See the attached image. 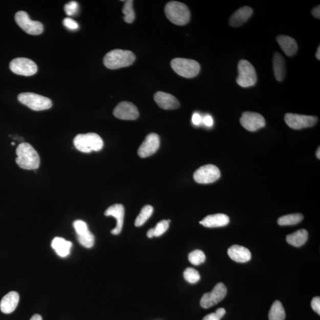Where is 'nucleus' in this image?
I'll return each mask as SVG.
<instances>
[{
	"label": "nucleus",
	"mask_w": 320,
	"mask_h": 320,
	"mask_svg": "<svg viewBox=\"0 0 320 320\" xmlns=\"http://www.w3.org/2000/svg\"><path fill=\"white\" fill-rule=\"evenodd\" d=\"M16 159L18 166L25 170H35L40 165V157L36 151L28 143L24 142L18 145Z\"/></svg>",
	"instance_id": "f257e3e1"
},
{
	"label": "nucleus",
	"mask_w": 320,
	"mask_h": 320,
	"mask_svg": "<svg viewBox=\"0 0 320 320\" xmlns=\"http://www.w3.org/2000/svg\"><path fill=\"white\" fill-rule=\"evenodd\" d=\"M135 60V55L133 52L127 50H114L108 52L105 55L103 63L108 69L116 70L133 65Z\"/></svg>",
	"instance_id": "f03ea898"
},
{
	"label": "nucleus",
	"mask_w": 320,
	"mask_h": 320,
	"mask_svg": "<svg viewBox=\"0 0 320 320\" xmlns=\"http://www.w3.org/2000/svg\"><path fill=\"white\" fill-rule=\"evenodd\" d=\"M168 19L176 25L183 26L190 20V12L188 7L178 2H170L164 8Z\"/></svg>",
	"instance_id": "7ed1b4c3"
},
{
	"label": "nucleus",
	"mask_w": 320,
	"mask_h": 320,
	"mask_svg": "<svg viewBox=\"0 0 320 320\" xmlns=\"http://www.w3.org/2000/svg\"><path fill=\"white\" fill-rule=\"evenodd\" d=\"M75 147L80 152L89 153L99 152L103 147V139L95 133L78 134L74 139Z\"/></svg>",
	"instance_id": "20e7f679"
},
{
	"label": "nucleus",
	"mask_w": 320,
	"mask_h": 320,
	"mask_svg": "<svg viewBox=\"0 0 320 320\" xmlns=\"http://www.w3.org/2000/svg\"><path fill=\"white\" fill-rule=\"evenodd\" d=\"M173 70L184 78H194L198 75L201 70L200 64L194 59L177 58L171 62Z\"/></svg>",
	"instance_id": "39448f33"
},
{
	"label": "nucleus",
	"mask_w": 320,
	"mask_h": 320,
	"mask_svg": "<svg viewBox=\"0 0 320 320\" xmlns=\"http://www.w3.org/2000/svg\"><path fill=\"white\" fill-rule=\"evenodd\" d=\"M239 75L237 83L244 88H250L257 82V74L253 65L245 59H242L238 64Z\"/></svg>",
	"instance_id": "423d86ee"
},
{
	"label": "nucleus",
	"mask_w": 320,
	"mask_h": 320,
	"mask_svg": "<svg viewBox=\"0 0 320 320\" xmlns=\"http://www.w3.org/2000/svg\"><path fill=\"white\" fill-rule=\"evenodd\" d=\"M18 100L33 111L47 110L52 106L51 99L33 93H22L18 96Z\"/></svg>",
	"instance_id": "0eeeda50"
},
{
	"label": "nucleus",
	"mask_w": 320,
	"mask_h": 320,
	"mask_svg": "<svg viewBox=\"0 0 320 320\" xmlns=\"http://www.w3.org/2000/svg\"><path fill=\"white\" fill-rule=\"evenodd\" d=\"M16 24L24 31L32 35H38L44 31V26L38 21H33L24 11H18L15 14Z\"/></svg>",
	"instance_id": "6e6552de"
},
{
	"label": "nucleus",
	"mask_w": 320,
	"mask_h": 320,
	"mask_svg": "<svg viewBox=\"0 0 320 320\" xmlns=\"http://www.w3.org/2000/svg\"><path fill=\"white\" fill-rule=\"evenodd\" d=\"M221 177L220 169L213 164H207L199 168L194 175L196 182L209 184L216 182Z\"/></svg>",
	"instance_id": "1a4fd4ad"
},
{
	"label": "nucleus",
	"mask_w": 320,
	"mask_h": 320,
	"mask_svg": "<svg viewBox=\"0 0 320 320\" xmlns=\"http://www.w3.org/2000/svg\"><path fill=\"white\" fill-rule=\"evenodd\" d=\"M10 69L14 74L24 76H31L37 71V67L32 60L26 58H17L10 63Z\"/></svg>",
	"instance_id": "9d476101"
},
{
	"label": "nucleus",
	"mask_w": 320,
	"mask_h": 320,
	"mask_svg": "<svg viewBox=\"0 0 320 320\" xmlns=\"http://www.w3.org/2000/svg\"><path fill=\"white\" fill-rule=\"evenodd\" d=\"M286 123L293 130H301L315 125L318 118L316 116L287 114L285 116Z\"/></svg>",
	"instance_id": "9b49d317"
},
{
	"label": "nucleus",
	"mask_w": 320,
	"mask_h": 320,
	"mask_svg": "<svg viewBox=\"0 0 320 320\" xmlns=\"http://www.w3.org/2000/svg\"><path fill=\"white\" fill-rule=\"evenodd\" d=\"M227 293V289L224 284H217L211 292L203 295L200 303L201 307L209 308L216 306L224 299Z\"/></svg>",
	"instance_id": "f8f14e48"
},
{
	"label": "nucleus",
	"mask_w": 320,
	"mask_h": 320,
	"mask_svg": "<svg viewBox=\"0 0 320 320\" xmlns=\"http://www.w3.org/2000/svg\"><path fill=\"white\" fill-rule=\"evenodd\" d=\"M241 125L251 132L258 131L265 127L266 120L262 115L256 112H244L240 120Z\"/></svg>",
	"instance_id": "ddd939ff"
},
{
	"label": "nucleus",
	"mask_w": 320,
	"mask_h": 320,
	"mask_svg": "<svg viewBox=\"0 0 320 320\" xmlns=\"http://www.w3.org/2000/svg\"><path fill=\"white\" fill-rule=\"evenodd\" d=\"M160 144L159 135L155 133L150 134L139 146L138 150V156L141 158H146L153 155L159 150Z\"/></svg>",
	"instance_id": "4468645a"
},
{
	"label": "nucleus",
	"mask_w": 320,
	"mask_h": 320,
	"mask_svg": "<svg viewBox=\"0 0 320 320\" xmlns=\"http://www.w3.org/2000/svg\"><path fill=\"white\" fill-rule=\"evenodd\" d=\"M114 115L119 119L133 120L137 119L139 114L137 108L133 103L122 101L114 109Z\"/></svg>",
	"instance_id": "2eb2a0df"
},
{
	"label": "nucleus",
	"mask_w": 320,
	"mask_h": 320,
	"mask_svg": "<svg viewBox=\"0 0 320 320\" xmlns=\"http://www.w3.org/2000/svg\"><path fill=\"white\" fill-rule=\"evenodd\" d=\"M106 216H112L116 218V226L112 229L111 232L112 234L118 235L121 232L123 224L124 216H125V208L122 204H115L108 208L104 212Z\"/></svg>",
	"instance_id": "dca6fc26"
},
{
	"label": "nucleus",
	"mask_w": 320,
	"mask_h": 320,
	"mask_svg": "<svg viewBox=\"0 0 320 320\" xmlns=\"http://www.w3.org/2000/svg\"><path fill=\"white\" fill-rule=\"evenodd\" d=\"M154 99L160 108L165 110H172L180 107L179 100L169 93L158 92L154 95Z\"/></svg>",
	"instance_id": "f3484780"
},
{
	"label": "nucleus",
	"mask_w": 320,
	"mask_h": 320,
	"mask_svg": "<svg viewBox=\"0 0 320 320\" xmlns=\"http://www.w3.org/2000/svg\"><path fill=\"white\" fill-rule=\"evenodd\" d=\"M253 9L250 7L244 6L241 7L229 18V24L232 27H239L249 19L253 14Z\"/></svg>",
	"instance_id": "a211bd4d"
},
{
	"label": "nucleus",
	"mask_w": 320,
	"mask_h": 320,
	"mask_svg": "<svg viewBox=\"0 0 320 320\" xmlns=\"http://www.w3.org/2000/svg\"><path fill=\"white\" fill-rule=\"evenodd\" d=\"M19 302V295L17 292L11 291L3 297L0 303V310L5 314L13 312Z\"/></svg>",
	"instance_id": "6ab92c4d"
},
{
	"label": "nucleus",
	"mask_w": 320,
	"mask_h": 320,
	"mask_svg": "<svg viewBox=\"0 0 320 320\" xmlns=\"http://www.w3.org/2000/svg\"><path fill=\"white\" fill-rule=\"evenodd\" d=\"M229 223V218L227 215L217 214L206 217L199 223L207 228H217L225 227Z\"/></svg>",
	"instance_id": "aec40b11"
},
{
	"label": "nucleus",
	"mask_w": 320,
	"mask_h": 320,
	"mask_svg": "<svg viewBox=\"0 0 320 320\" xmlns=\"http://www.w3.org/2000/svg\"><path fill=\"white\" fill-rule=\"evenodd\" d=\"M228 254L232 261L238 263H246L250 261L251 254L248 248L239 245L229 248Z\"/></svg>",
	"instance_id": "412c9836"
},
{
	"label": "nucleus",
	"mask_w": 320,
	"mask_h": 320,
	"mask_svg": "<svg viewBox=\"0 0 320 320\" xmlns=\"http://www.w3.org/2000/svg\"><path fill=\"white\" fill-rule=\"evenodd\" d=\"M276 40L282 51L287 56H294L298 51V44L292 37L286 35H280L277 37Z\"/></svg>",
	"instance_id": "4be33fe9"
},
{
	"label": "nucleus",
	"mask_w": 320,
	"mask_h": 320,
	"mask_svg": "<svg viewBox=\"0 0 320 320\" xmlns=\"http://www.w3.org/2000/svg\"><path fill=\"white\" fill-rule=\"evenodd\" d=\"M73 244L61 237H55L52 240L51 247L59 257L66 258L70 254L71 248Z\"/></svg>",
	"instance_id": "5701e85b"
},
{
	"label": "nucleus",
	"mask_w": 320,
	"mask_h": 320,
	"mask_svg": "<svg viewBox=\"0 0 320 320\" xmlns=\"http://www.w3.org/2000/svg\"><path fill=\"white\" fill-rule=\"evenodd\" d=\"M273 67L276 80L280 82L283 81L286 75V63L284 58L280 53L274 54Z\"/></svg>",
	"instance_id": "b1692460"
},
{
	"label": "nucleus",
	"mask_w": 320,
	"mask_h": 320,
	"mask_svg": "<svg viewBox=\"0 0 320 320\" xmlns=\"http://www.w3.org/2000/svg\"><path fill=\"white\" fill-rule=\"evenodd\" d=\"M308 233L306 229H302L287 237V242L290 245L296 247L302 246L307 242Z\"/></svg>",
	"instance_id": "393cba45"
},
{
	"label": "nucleus",
	"mask_w": 320,
	"mask_h": 320,
	"mask_svg": "<svg viewBox=\"0 0 320 320\" xmlns=\"http://www.w3.org/2000/svg\"><path fill=\"white\" fill-rule=\"evenodd\" d=\"M285 311L282 303L279 301H274L269 311V320H285Z\"/></svg>",
	"instance_id": "a878e982"
},
{
	"label": "nucleus",
	"mask_w": 320,
	"mask_h": 320,
	"mask_svg": "<svg viewBox=\"0 0 320 320\" xmlns=\"http://www.w3.org/2000/svg\"><path fill=\"white\" fill-rule=\"evenodd\" d=\"M303 218V215L301 214H289L279 218L278 223L282 226L293 225L300 223Z\"/></svg>",
	"instance_id": "bb28decb"
},
{
	"label": "nucleus",
	"mask_w": 320,
	"mask_h": 320,
	"mask_svg": "<svg viewBox=\"0 0 320 320\" xmlns=\"http://www.w3.org/2000/svg\"><path fill=\"white\" fill-rule=\"evenodd\" d=\"M153 210L154 209L152 206L146 205L143 207L140 214L138 215L136 220H135V226L136 227H141V226L144 225L146 221L152 216Z\"/></svg>",
	"instance_id": "cd10ccee"
},
{
	"label": "nucleus",
	"mask_w": 320,
	"mask_h": 320,
	"mask_svg": "<svg viewBox=\"0 0 320 320\" xmlns=\"http://www.w3.org/2000/svg\"><path fill=\"white\" fill-rule=\"evenodd\" d=\"M122 12L125 15L124 20L127 24H132L135 18V11L133 8V1H126L123 6Z\"/></svg>",
	"instance_id": "c85d7f7f"
},
{
	"label": "nucleus",
	"mask_w": 320,
	"mask_h": 320,
	"mask_svg": "<svg viewBox=\"0 0 320 320\" xmlns=\"http://www.w3.org/2000/svg\"><path fill=\"white\" fill-rule=\"evenodd\" d=\"M189 261L192 265L198 266L204 263L206 256L204 253L200 250H195L191 251L189 254Z\"/></svg>",
	"instance_id": "c756f323"
},
{
	"label": "nucleus",
	"mask_w": 320,
	"mask_h": 320,
	"mask_svg": "<svg viewBox=\"0 0 320 320\" xmlns=\"http://www.w3.org/2000/svg\"><path fill=\"white\" fill-rule=\"evenodd\" d=\"M183 275L185 280L192 284L197 283L201 279L200 274L198 271L191 267H189L184 270Z\"/></svg>",
	"instance_id": "7c9ffc66"
},
{
	"label": "nucleus",
	"mask_w": 320,
	"mask_h": 320,
	"mask_svg": "<svg viewBox=\"0 0 320 320\" xmlns=\"http://www.w3.org/2000/svg\"><path fill=\"white\" fill-rule=\"evenodd\" d=\"M77 239L81 245L86 248H92L95 244V236L90 231L84 235L77 236Z\"/></svg>",
	"instance_id": "2f4dec72"
},
{
	"label": "nucleus",
	"mask_w": 320,
	"mask_h": 320,
	"mask_svg": "<svg viewBox=\"0 0 320 320\" xmlns=\"http://www.w3.org/2000/svg\"><path fill=\"white\" fill-rule=\"evenodd\" d=\"M73 226L77 236L84 235L90 232L88 224L83 221H75L73 223Z\"/></svg>",
	"instance_id": "473e14b6"
},
{
	"label": "nucleus",
	"mask_w": 320,
	"mask_h": 320,
	"mask_svg": "<svg viewBox=\"0 0 320 320\" xmlns=\"http://www.w3.org/2000/svg\"><path fill=\"white\" fill-rule=\"evenodd\" d=\"M169 227V223L166 220L159 222L154 228V234L155 237H160L166 232Z\"/></svg>",
	"instance_id": "72a5a7b5"
},
{
	"label": "nucleus",
	"mask_w": 320,
	"mask_h": 320,
	"mask_svg": "<svg viewBox=\"0 0 320 320\" xmlns=\"http://www.w3.org/2000/svg\"><path fill=\"white\" fill-rule=\"evenodd\" d=\"M226 313V311L223 308H220L214 313L209 314L205 316L203 320H220Z\"/></svg>",
	"instance_id": "f704fd0d"
},
{
	"label": "nucleus",
	"mask_w": 320,
	"mask_h": 320,
	"mask_svg": "<svg viewBox=\"0 0 320 320\" xmlns=\"http://www.w3.org/2000/svg\"><path fill=\"white\" fill-rule=\"evenodd\" d=\"M66 14L68 16H73L77 13L78 10V4L75 2H71L66 4L64 7Z\"/></svg>",
	"instance_id": "c9c22d12"
},
{
	"label": "nucleus",
	"mask_w": 320,
	"mask_h": 320,
	"mask_svg": "<svg viewBox=\"0 0 320 320\" xmlns=\"http://www.w3.org/2000/svg\"><path fill=\"white\" fill-rule=\"evenodd\" d=\"M63 25L70 30H77L79 28V25L76 22L71 18H66L63 21Z\"/></svg>",
	"instance_id": "e433bc0d"
},
{
	"label": "nucleus",
	"mask_w": 320,
	"mask_h": 320,
	"mask_svg": "<svg viewBox=\"0 0 320 320\" xmlns=\"http://www.w3.org/2000/svg\"><path fill=\"white\" fill-rule=\"evenodd\" d=\"M311 307L315 312L320 315V298L319 296L314 297L311 301Z\"/></svg>",
	"instance_id": "4c0bfd02"
},
{
	"label": "nucleus",
	"mask_w": 320,
	"mask_h": 320,
	"mask_svg": "<svg viewBox=\"0 0 320 320\" xmlns=\"http://www.w3.org/2000/svg\"><path fill=\"white\" fill-rule=\"evenodd\" d=\"M191 120L195 125H199L202 122V119L200 115L198 113H195L192 116Z\"/></svg>",
	"instance_id": "58836bf2"
},
{
	"label": "nucleus",
	"mask_w": 320,
	"mask_h": 320,
	"mask_svg": "<svg viewBox=\"0 0 320 320\" xmlns=\"http://www.w3.org/2000/svg\"><path fill=\"white\" fill-rule=\"evenodd\" d=\"M202 121L203 123L207 126H212L214 124V120L212 118V116L210 115H206L204 118L202 119Z\"/></svg>",
	"instance_id": "ea45409f"
},
{
	"label": "nucleus",
	"mask_w": 320,
	"mask_h": 320,
	"mask_svg": "<svg viewBox=\"0 0 320 320\" xmlns=\"http://www.w3.org/2000/svg\"><path fill=\"white\" fill-rule=\"evenodd\" d=\"M311 14L316 18L319 19L320 18V6L318 5L317 7H314L311 11Z\"/></svg>",
	"instance_id": "a19ab883"
},
{
	"label": "nucleus",
	"mask_w": 320,
	"mask_h": 320,
	"mask_svg": "<svg viewBox=\"0 0 320 320\" xmlns=\"http://www.w3.org/2000/svg\"><path fill=\"white\" fill-rule=\"evenodd\" d=\"M147 236L148 238H153V237H155V234H154V228L150 229L147 232Z\"/></svg>",
	"instance_id": "79ce46f5"
},
{
	"label": "nucleus",
	"mask_w": 320,
	"mask_h": 320,
	"mask_svg": "<svg viewBox=\"0 0 320 320\" xmlns=\"http://www.w3.org/2000/svg\"><path fill=\"white\" fill-rule=\"evenodd\" d=\"M30 320H42V317L39 314H35L32 316Z\"/></svg>",
	"instance_id": "37998d69"
},
{
	"label": "nucleus",
	"mask_w": 320,
	"mask_h": 320,
	"mask_svg": "<svg viewBox=\"0 0 320 320\" xmlns=\"http://www.w3.org/2000/svg\"><path fill=\"white\" fill-rule=\"evenodd\" d=\"M316 58H317V59L319 60L320 59V47L319 46L318 49H317V52H316Z\"/></svg>",
	"instance_id": "c03bdc74"
},
{
	"label": "nucleus",
	"mask_w": 320,
	"mask_h": 320,
	"mask_svg": "<svg viewBox=\"0 0 320 320\" xmlns=\"http://www.w3.org/2000/svg\"><path fill=\"white\" fill-rule=\"evenodd\" d=\"M316 156H317V157L318 158V159H320V149H319V147L318 148V149L317 151V153H316Z\"/></svg>",
	"instance_id": "a18cd8bd"
},
{
	"label": "nucleus",
	"mask_w": 320,
	"mask_h": 320,
	"mask_svg": "<svg viewBox=\"0 0 320 320\" xmlns=\"http://www.w3.org/2000/svg\"><path fill=\"white\" fill-rule=\"evenodd\" d=\"M11 145H15V143L14 142L11 143Z\"/></svg>",
	"instance_id": "49530a36"
}]
</instances>
